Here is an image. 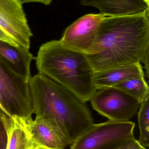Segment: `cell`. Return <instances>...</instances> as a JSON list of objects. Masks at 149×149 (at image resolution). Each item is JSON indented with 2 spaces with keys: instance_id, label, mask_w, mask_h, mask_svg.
Segmentation results:
<instances>
[{
  "instance_id": "3957f363",
  "label": "cell",
  "mask_w": 149,
  "mask_h": 149,
  "mask_svg": "<svg viewBox=\"0 0 149 149\" xmlns=\"http://www.w3.org/2000/svg\"><path fill=\"white\" fill-rule=\"evenodd\" d=\"M39 74L62 86L84 103L97 89L94 72L85 53L63 45L59 40L43 44L34 58Z\"/></svg>"
},
{
  "instance_id": "ac0fdd59",
  "label": "cell",
  "mask_w": 149,
  "mask_h": 149,
  "mask_svg": "<svg viewBox=\"0 0 149 149\" xmlns=\"http://www.w3.org/2000/svg\"><path fill=\"white\" fill-rule=\"evenodd\" d=\"M140 143L138 142V140L136 139L135 137L129 140L125 145L123 149H143Z\"/></svg>"
},
{
  "instance_id": "277c9868",
  "label": "cell",
  "mask_w": 149,
  "mask_h": 149,
  "mask_svg": "<svg viewBox=\"0 0 149 149\" xmlns=\"http://www.w3.org/2000/svg\"><path fill=\"white\" fill-rule=\"evenodd\" d=\"M0 104L8 117L17 116L27 122L34 114L29 83L23 82L0 63Z\"/></svg>"
},
{
  "instance_id": "7a4b0ae2",
  "label": "cell",
  "mask_w": 149,
  "mask_h": 149,
  "mask_svg": "<svg viewBox=\"0 0 149 149\" xmlns=\"http://www.w3.org/2000/svg\"><path fill=\"white\" fill-rule=\"evenodd\" d=\"M29 86L36 118L54 122L71 143L94 124L85 103L52 80L38 73Z\"/></svg>"
},
{
  "instance_id": "ffe728a7",
  "label": "cell",
  "mask_w": 149,
  "mask_h": 149,
  "mask_svg": "<svg viewBox=\"0 0 149 149\" xmlns=\"http://www.w3.org/2000/svg\"><path fill=\"white\" fill-rule=\"evenodd\" d=\"M144 64V68L146 70V76L148 78L149 77V56H147L144 61L143 62Z\"/></svg>"
},
{
  "instance_id": "6da1fadb",
  "label": "cell",
  "mask_w": 149,
  "mask_h": 149,
  "mask_svg": "<svg viewBox=\"0 0 149 149\" xmlns=\"http://www.w3.org/2000/svg\"><path fill=\"white\" fill-rule=\"evenodd\" d=\"M149 10L140 15L105 17L86 53L94 72L143 62L149 54Z\"/></svg>"
},
{
  "instance_id": "7402d4cb",
  "label": "cell",
  "mask_w": 149,
  "mask_h": 149,
  "mask_svg": "<svg viewBox=\"0 0 149 149\" xmlns=\"http://www.w3.org/2000/svg\"><path fill=\"white\" fill-rule=\"evenodd\" d=\"M146 1H147L149 2V0H146Z\"/></svg>"
},
{
  "instance_id": "30bf717a",
  "label": "cell",
  "mask_w": 149,
  "mask_h": 149,
  "mask_svg": "<svg viewBox=\"0 0 149 149\" xmlns=\"http://www.w3.org/2000/svg\"><path fill=\"white\" fill-rule=\"evenodd\" d=\"M34 59L28 49L0 41V63L23 82L29 83L31 78L30 65Z\"/></svg>"
},
{
  "instance_id": "e0dca14e",
  "label": "cell",
  "mask_w": 149,
  "mask_h": 149,
  "mask_svg": "<svg viewBox=\"0 0 149 149\" xmlns=\"http://www.w3.org/2000/svg\"><path fill=\"white\" fill-rule=\"evenodd\" d=\"M0 41L6 42L13 46L18 47L20 46L15 40L8 36L3 31L0 29Z\"/></svg>"
},
{
  "instance_id": "603a6c76",
  "label": "cell",
  "mask_w": 149,
  "mask_h": 149,
  "mask_svg": "<svg viewBox=\"0 0 149 149\" xmlns=\"http://www.w3.org/2000/svg\"><path fill=\"white\" fill-rule=\"evenodd\" d=\"M143 149H146V148H143Z\"/></svg>"
},
{
  "instance_id": "8fae6325",
  "label": "cell",
  "mask_w": 149,
  "mask_h": 149,
  "mask_svg": "<svg viewBox=\"0 0 149 149\" xmlns=\"http://www.w3.org/2000/svg\"><path fill=\"white\" fill-rule=\"evenodd\" d=\"M80 3L98 9L106 17L135 15L149 10L146 0H81Z\"/></svg>"
},
{
  "instance_id": "9a60e30c",
  "label": "cell",
  "mask_w": 149,
  "mask_h": 149,
  "mask_svg": "<svg viewBox=\"0 0 149 149\" xmlns=\"http://www.w3.org/2000/svg\"><path fill=\"white\" fill-rule=\"evenodd\" d=\"M138 121L140 145L144 148H149V96L143 101L138 110Z\"/></svg>"
},
{
  "instance_id": "d6986e66",
  "label": "cell",
  "mask_w": 149,
  "mask_h": 149,
  "mask_svg": "<svg viewBox=\"0 0 149 149\" xmlns=\"http://www.w3.org/2000/svg\"><path fill=\"white\" fill-rule=\"evenodd\" d=\"M22 4L27 3H40L45 5H50L53 0H19Z\"/></svg>"
},
{
  "instance_id": "2e32d148",
  "label": "cell",
  "mask_w": 149,
  "mask_h": 149,
  "mask_svg": "<svg viewBox=\"0 0 149 149\" xmlns=\"http://www.w3.org/2000/svg\"><path fill=\"white\" fill-rule=\"evenodd\" d=\"M8 117L0 111V149H6L7 143L6 121Z\"/></svg>"
},
{
  "instance_id": "52a82bcc",
  "label": "cell",
  "mask_w": 149,
  "mask_h": 149,
  "mask_svg": "<svg viewBox=\"0 0 149 149\" xmlns=\"http://www.w3.org/2000/svg\"><path fill=\"white\" fill-rule=\"evenodd\" d=\"M105 17L101 13L81 17L66 28L59 41L66 48L86 54L95 42Z\"/></svg>"
},
{
  "instance_id": "cb8c5ba5",
  "label": "cell",
  "mask_w": 149,
  "mask_h": 149,
  "mask_svg": "<svg viewBox=\"0 0 149 149\" xmlns=\"http://www.w3.org/2000/svg\"><path fill=\"white\" fill-rule=\"evenodd\" d=\"M0 111H1V110H0Z\"/></svg>"
},
{
  "instance_id": "5b68a950",
  "label": "cell",
  "mask_w": 149,
  "mask_h": 149,
  "mask_svg": "<svg viewBox=\"0 0 149 149\" xmlns=\"http://www.w3.org/2000/svg\"><path fill=\"white\" fill-rule=\"evenodd\" d=\"M135 124L108 120L94 124L71 144L70 149H106L134 138Z\"/></svg>"
},
{
  "instance_id": "7c38bea8",
  "label": "cell",
  "mask_w": 149,
  "mask_h": 149,
  "mask_svg": "<svg viewBox=\"0 0 149 149\" xmlns=\"http://www.w3.org/2000/svg\"><path fill=\"white\" fill-rule=\"evenodd\" d=\"M145 77L141 63L122 65L94 73V85L97 89L113 87L129 79Z\"/></svg>"
},
{
  "instance_id": "4fadbf2b",
  "label": "cell",
  "mask_w": 149,
  "mask_h": 149,
  "mask_svg": "<svg viewBox=\"0 0 149 149\" xmlns=\"http://www.w3.org/2000/svg\"><path fill=\"white\" fill-rule=\"evenodd\" d=\"M5 125L7 133L6 149H38L25 120L14 116L9 118Z\"/></svg>"
},
{
  "instance_id": "44dd1931",
  "label": "cell",
  "mask_w": 149,
  "mask_h": 149,
  "mask_svg": "<svg viewBox=\"0 0 149 149\" xmlns=\"http://www.w3.org/2000/svg\"><path fill=\"white\" fill-rule=\"evenodd\" d=\"M128 141L122 143H119V144H116V145H114V146H111V147H109V148H107L106 149H123L124 147H125L126 143Z\"/></svg>"
},
{
  "instance_id": "ba28073f",
  "label": "cell",
  "mask_w": 149,
  "mask_h": 149,
  "mask_svg": "<svg viewBox=\"0 0 149 149\" xmlns=\"http://www.w3.org/2000/svg\"><path fill=\"white\" fill-rule=\"evenodd\" d=\"M0 29L19 45L29 49L33 35L19 0H0Z\"/></svg>"
},
{
  "instance_id": "8992f818",
  "label": "cell",
  "mask_w": 149,
  "mask_h": 149,
  "mask_svg": "<svg viewBox=\"0 0 149 149\" xmlns=\"http://www.w3.org/2000/svg\"><path fill=\"white\" fill-rule=\"evenodd\" d=\"M92 107L108 120L127 121L138 112L141 102L124 91L113 87L97 89L90 100Z\"/></svg>"
},
{
  "instance_id": "5bb4252c",
  "label": "cell",
  "mask_w": 149,
  "mask_h": 149,
  "mask_svg": "<svg viewBox=\"0 0 149 149\" xmlns=\"http://www.w3.org/2000/svg\"><path fill=\"white\" fill-rule=\"evenodd\" d=\"M113 87L124 91L141 102L149 96V86L145 77L129 79Z\"/></svg>"
},
{
  "instance_id": "9c48e42d",
  "label": "cell",
  "mask_w": 149,
  "mask_h": 149,
  "mask_svg": "<svg viewBox=\"0 0 149 149\" xmlns=\"http://www.w3.org/2000/svg\"><path fill=\"white\" fill-rule=\"evenodd\" d=\"M28 127L38 149H65L71 144L63 131L51 120L35 118Z\"/></svg>"
}]
</instances>
